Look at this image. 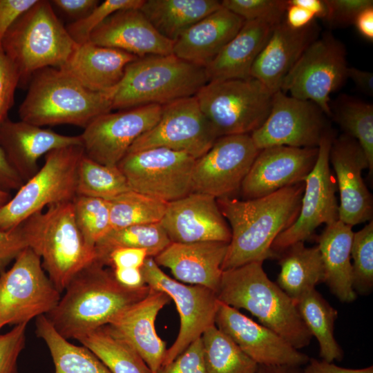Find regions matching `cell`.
Wrapping results in <instances>:
<instances>
[{"label":"cell","mask_w":373,"mask_h":373,"mask_svg":"<svg viewBox=\"0 0 373 373\" xmlns=\"http://www.w3.org/2000/svg\"><path fill=\"white\" fill-rule=\"evenodd\" d=\"M303 191L304 182L255 199L217 198L231 233L222 271L278 258L271 245L296 220Z\"/></svg>","instance_id":"cell-1"},{"label":"cell","mask_w":373,"mask_h":373,"mask_svg":"<svg viewBox=\"0 0 373 373\" xmlns=\"http://www.w3.org/2000/svg\"><path fill=\"white\" fill-rule=\"evenodd\" d=\"M94 260L69 282L63 297L46 316L64 338L77 339L109 325L129 307L146 297L148 285L127 288L115 279L112 269Z\"/></svg>","instance_id":"cell-2"},{"label":"cell","mask_w":373,"mask_h":373,"mask_svg":"<svg viewBox=\"0 0 373 373\" xmlns=\"http://www.w3.org/2000/svg\"><path fill=\"white\" fill-rule=\"evenodd\" d=\"M217 298L237 309H245L296 350L307 346L312 336L294 301L253 262L222 271Z\"/></svg>","instance_id":"cell-3"},{"label":"cell","mask_w":373,"mask_h":373,"mask_svg":"<svg viewBox=\"0 0 373 373\" xmlns=\"http://www.w3.org/2000/svg\"><path fill=\"white\" fill-rule=\"evenodd\" d=\"M116 87L106 92L93 91L59 68H45L30 79L19 116L20 120L41 127L70 124L84 128L97 117L112 111Z\"/></svg>","instance_id":"cell-4"},{"label":"cell","mask_w":373,"mask_h":373,"mask_svg":"<svg viewBox=\"0 0 373 373\" xmlns=\"http://www.w3.org/2000/svg\"><path fill=\"white\" fill-rule=\"evenodd\" d=\"M21 224L28 247L40 257L60 293L77 272L95 260V248L85 242L77 226L73 202L50 205Z\"/></svg>","instance_id":"cell-5"},{"label":"cell","mask_w":373,"mask_h":373,"mask_svg":"<svg viewBox=\"0 0 373 373\" xmlns=\"http://www.w3.org/2000/svg\"><path fill=\"white\" fill-rule=\"evenodd\" d=\"M207 82L204 68L173 54L138 57L126 67L113 97L112 110L162 106L195 96Z\"/></svg>","instance_id":"cell-6"},{"label":"cell","mask_w":373,"mask_h":373,"mask_svg":"<svg viewBox=\"0 0 373 373\" xmlns=\"http://www.w3.org/2000/svg\"><path fill=\"white\" fill-rule=\"evenodd\" d=\"M1 45L18 71L19 86H24L36 72L63 66L77 44L50 2L37 0L7 30Z\"/></svg>","instance_id":"cell-7"},{"label":"cell","mask_w":373,"mask_h":373,"mask_svg":"<svg viewBox=\"0 0 373 373\" xmlns=\"http://www.w3.org/2000/svg\"><path fill=\"white\" fill-rule=\"evenodd\" d=\"M274 93L250 77L208 82L195 96L218 138L258 129L270 112Z\"/></svg>","instance_id":"cell-8"},{"label":"cell","mask_w":373,"mask_h":373,"mask_svg":"<svg viewBox=\"0 0 373 373\" xmlns=\"http://www.w3.org/2000/svg\"><path fill=\"white\" fill-rule=\"evenodd\" d=\"M84 153L82 146H70L45 155L43 166L0 208V229H13L46 207L73 202Z\"/></svg>","instance_id":"cell-9"},{"label":"cell","mask_w":373,"mask_h":373,"mask_svg":"<svg viewBox=\"0 0 373 373\" xmlns=\"http://www.w3.org/2000/svg\"><path fill=\"white\" fill-rule=\"evenodd\" d=\"M347 68L343 44L325 32L303 52L285 77L280 90L312 102L332 116L330 95L343 85Z\"/></svg>","instance_id":"cell-10"},{"label":"cell","mask_w":373,"mask_h":373,"mask_svg":"<svg viewBox=\"0 0 373 373\" xmlns=\"http://www.w3.org/2000/svg\"><path fill=\"white\" fill-rule=\"evenodd\" d=\"M60 298L40 257L26 248L8 270L0 273V329L6 325L28 324L35 317L46 315Z\"/></svg>","instance_id":"cell-11"},{"label":"cell","mask_w":373,"mask_h":373,"mask_svg":"<svg viewBox=\"0 0 373 373\" xmlns=\"http://www.w3.org/2000/svg\"><path fill=\"white\" fill-rule=\"evenodd\" d=\"M195 161L186 153L156 147L127 153L117 166L131 190L170 202L191 193Z\"/></svg>","instance_id":"cell-12"},{"label":"cell","mask_w":373,"mask_h":373,"mask_svg":"<svg viewBox=\"0 0 373 373\" xmlns=\"http://www.w3.org/2000/svg\"><path fill=\"white\" fill-rule=\"evenodd\" d=\"M144 281L151 289L162 291L172 299L180 316V329L167 349L163 365L173 361L204 332L215 325L218 298L215 291L200 285H186L166 274L153 258L147 257L140 268Z\"/></svg>","instance_id":"cell-13"},{"label":"cell","mask_w":373,"mask_h":373,"mask_svg":"<svg viewBox=\"0 0 373 373\" xmlns=\"http://www.w3.org/2000/svg\"><path fill=\"white\" fill-rule=\"evenodd\" d=\"M333 138L329 131L321 140L315 165L304 180L298 216L271 245L272 251L278 256L290 245L308 239L321 224L328 225L338 220L336 182L329 160Z\"/></svg>","instance_id":"cell-14"},{"label":"cell","mask_w":373,"mask_h":373,"mask_svg":"<svg viewBox=\"0 0 373 373\" xmlns=\"http://www.w3.org/2000/svg\"><path fill=\"white\" fill-rule=\"evenodd\" d=\"M217 139L195 96H193L162 105L159 121L141 135L127 153L162 147L198 159L209 151Z\"/></svg>","instance_id":"cell-15"},{"label":"cell","mask_w":373,"mask_h":373,"mask_svg":"<svg viewBox=\"0 0 373 373\" xmlns=\"http://www.w3.org/2000/svg\"><path fill=\"white\" fill-rule=\"evenodd\" d=\"M259 151L249 134L218 137L207 153L195 159L191 193L216 199L232 197L240 191Z\"/></svg>","instance_id":"cell-16"},{"label":"cell","mask_w":373,"mask_h":373,"mask_svg":"<svg viewBox=\"0 0 373 373\" xmlns=\"http://www.w3.org/2000/svg\"><path fill=\"white\" fill-rule=\"evenodd\" d=\"M324 115L314 102L288 96L280 90L273 95L265 121L250 136L259 150L276 146L318 147L329 131Z\"/></svg>","instance_id":"cell-17"},{"label":"cell","mask_w":373,"mask_h":373,"mask_svg":"<svg viewBox=\"0 0 373 373\" xmlns=\"http://www.w3.org/2000/svg\"><path fill=\"white\" fill-rule=\"evenodd\" d=\"M162 105L108 112L95 118L80 135L84 153L104 165L117 166L133 143L159 121Z\"/></svg>","instance_id":"cell-18"},{"label":"cell","mask_w":373,"mask_h":373,"mask_svg":"<svg viewBox=\"0 0 373 373\" xmlns=\"http://www.w3.org/2000/svg\"><path fill=\"white\" fill-rule=\"evenodd\" d=\"M215 325L258 365H306L309 357L238 309L218 301Z\"/></svg>","instance_id":"cell-19"},{"label":"cell","mask_w":373,"mask_h":373,"mask_svg":"<svg viewBox=\"0 0 373 373\" xmlns=\"http://www.w3.org/2000/svg\"><path fill=\"white\" fill-rule=\"evenodd\" d=\"M318 148L276 146L260 150L240 191L244 200L260 198L304 182L312 170Z\"/></svg>","instance_id":"cell-20"},{"label":"cell","mask_w":373,"mask_h":373,"mask_svg":"<svg viewBox=\"0 0 373 373\" xmlns=\"http://www.w3.org/2000/svg\"><path fill=\"white\" fill-rule=\"evenodd\" d=\"M329 160L340 194L338 220L352 227L372 220V197L361 175L368 162L358 142L345 133L333 138Z\"/></svg>","instance_id":"cell-21"},{"label":"cell","mask_w":373,"mask_h":373,"mask_svg":"<svg viewBox=\"0 0 373 373\" xmlns=\"http://www.w3.org/2000/svg\"><path fill=\"white\" fill-rule=\"evenodd\" d=\"M160 224L171 242H229L231 233L215 197L198 193L167 203Z\"/></svg>","instance_id":"cell-22"},{"label":"cell","mask_w":373,"mask_h":373,"mask_svg":"<svg viewBox=\"0 0 373 373\" xmlns=\"http://www.w3.org/2000/svg\"><path fill=\"white\" fill-rule=\"evenodd\" d=\"M170 300L166 294L151 289L146 297L107 325L136 350L151 373H157L167 350L165 342L156 332L155 323L159 312Z\"/></svg>","instance_id":"cell-23"},{"label":"cell","mask_w":373,"mask_h":373,"mask_svg":"<svg viewBox=\"0 0 373 373\" xmlns=\"http://www.w3.org/2000/svg\"><path fill=\"white\" fill-rule=\"evenodd\" d=\"M88 41L137 57L173 54L174 43L162 36L140 9L115 12L92 31Z\"/></svg>","instance_id":"cell-24"},{"label":"cell","mask_w":373,"mask_h":373,"mask_svg":"<svg viewBox=\"0 0 373 373\" xmlns=\"http://www.w3.org/2000/svg\"><path fill=\"white\" fill-rule=\"evenodd\" d=\"M0 146L23 182L39 169L38 160L48 152L70 146H82L80 135H65L23 121L7 119L0 126Z\"/></svg>","instance_id":"cell-25"},{"label":"cell","mask_w":373,"mask_h":373,"mask_svg":"<svg viewBox=\"0 0 373 373\" xmlns=\"http://www.w3.org/2000/svg\"><path fill=\"white\" fill-rule=\"evenodd\" d=\"M319 29L313 21L307 26L294 29L283 19L271 33L255 60L253 77L274 93L280 90L282 82L305 49L318 37Z\"/></svg>","instance_id":"cell-26"},{"label":"cell","mask_w":373,"mask_h":373,"mask_svg":"<svg viewBox=\"0 0 373 373\" xmlns=\"http://www.w3.org/2000/svg\"><path fill=\"white\" fill-rule=\"evenodd\" d=\"M228 245L220 241L171 242L153 258L158 266L168 268L176 280L203 286L216 294Z\"/></svg>","instance_id":"cell-27"},{"label":"cell","mask_w":373,"mask_h":373,"mask_svg":"<svg viewBox=\"0 0 373 373\" xmlns=\"http://www.w3.org/2000/svg\"><path fill=\"white\" fill-rule=\"evenodd\" d=\"M244 22L241 17L221 7L185 30L174 41L173 54L205 68Z\"/></svg>","instance_id":"cell-28"},{"label":"cell","mask_w":373,"mask_h":373,"mask_svg":"<svg viewBox=\"0 0 373 373\" xmlns=\"http://www.w3.org/2000/svg\"><path fill=\"white\" fill-rule=\"evenodd\" d=\"M137 58L121 50L87 41L77 44L66 63L57 68L90 90L106 92L120 83L127 65Z\"/></svg>","instance_id":"cell-29"},{"label":"cell","mask_w":373,"mask_h":373,"mask_svg":"<svg viewBox=\"0 0 373 373\" xmlns=\"http://www.w3.org/2000/svg\"><path fill=\"white\" fill-rule=\"evenodd\" d=\"M277 23L245 21L238 32L205 68L208 82L249 79L251 67Z\"/></svg>","instance_id":"cell-30"},{"label":"cell","mask_w":373,"mask_h":373,"mask_svg":"<svg viewBox=\"0 0 373 373\" xmlns=\"http://www.w3.org/2000/svg\"><path fill=\"white\" fill-rule=\"evenodd\" d=\"M353 235L352 227L338 220L326 225L317 245L324 267V283L340 301L348 303L356 298L351 262Z\"/></svg>","instance_id":"cell-31"},{"label":"cell","mask_w":373,"mask_h":373,"mask_svg":"<svg viewBox=\"0 0 373 373\" xmlns=\"http://www.w3.org/2000/svg\"><path fill=\"white\" fill-rule=\"evenodd\" d=\"M222 7L217 0H144L140 8L153 28L175 41L191 26Z\"/></svg>","instance_id":"cell-32"},{"label":"cell","mask_w":373,"mask_h":373,"mask_svg":"<svg viewBox=\"0 0 373 373\" xmlns=\"http://www.w3.org/2000/svg\"><path fill=\"white\" fill-rule=\"evenodd\" d=\"M279 255L280 271L277 285L296 303L306 292L324 282V267L318 246L296 242Z\"/></svg>","instance_id":"cell-33"},{"label":"cell","mask_w":373,"mask_h":373,"mask_svg":"<svg viewBox=\"0 0 373 373\" xmlns=\"http://www.w3.org/2000/svg\"><path fill=\"white\" fill-rule=\"evenodd\" d=\"M35 325L37 336L50 351L55 373H111L88 348L74 345L60 335L46 315L38 316Z\"/></svg>","instance_id":"cell-34"},{"label":"cell","mask_w":373,"mask_h":373,"mask_svg":"<svg viewBox=\"0 0 373 373\" xmlns=\"http://www.w3.org/2000/svg\"><path fill=\"white\" fill-rule=\"evenodd\" d=\"M296 305L307 329L318 341L322 359L327 362L342 361L343 351L334 336L337 310L316 289L303 294Z\"/></svg>","instance_id":"cell-35"},{"label":"cell","mask_w":373,"mask_h":373,"mask_svg":"<svg viewBox=\"0 0 373 373\" xmlns=\"http://www.w3.org/2000/svg\"><path fill=\"white\" fill-rule=\"evenodd\" d=\"M77 340L93 352L111 373H151L136 350L112 332L108 325Z\"/></svg>","instance_id":"cell-36"},{"label":"cell","mask_w":373,"mask_h":373,"mask_svg":"<svg viewBox=\"0 0 373 373\" xmlns=\"http://www.w3.org/2000/svg\"><path fill=\"white\" fill-rule=\"evenodd\" d=\"M171 242L160 222L112 229L95 244V260L106 266L109 254L119 248L145 249L155 258Z\"/></svg>","instance_id":"cell-37"},{"label":"cell","mask_w":373,"mask_h":373,"mask_svg":"<svg viewBox=\"0 0 373 373\" xmlns=\"http://www.w3.org/2000/svg\"><path fill=\"white\" fill-rule=\"evenodd\" d=\"M207 373H256L258 364L215 325L201 336Z\"/></svg>","instance_id":"cell-38"},{"label":"cell","mask_w":373,"mask_h":373,"mask_svg":"<svg viewBox=\"0 0 373 373\" xmlns=\"http://www.w3.org/2000/svg\"><path fill=\"white\" fill-rule=\"evenodd\" d=\"M332 116L345 131L355 139L368 162L369 174L373 172V106L347 95H341L331 108Z\"/></svg>","instance_id":"cell-39"},{"label":"cell","mask_w":373,"mask_h":373,"mask_svg":"<svg viewBox=\"0 0 373 373\" xmlns=\"http://www.w3.org/2000/svg\"><path fill=\"white\" fill-rule=\"evenodd\" d=\"M126 178L117 166L99 164L84 153L77 175V195L111 200L130 191Z\"/></svg>","instance_id":"cell-40"},{"label":"cell","mask_w":373,"mask_h":373,"mask_svg":"<svg viewBox=\"0 0 373 373\" xmlns=\"http://www.w3.org/2000/svg\"><path fill=\"white\" fill-rule=\"evenodd\" d=\"M167 203L133 190L123 193L109 200L111 229L159 223Z\"/></svg>","instance_id":"cell-41"},{"label":"cell","mask_w":373,"mask_h":373,"mask_svg":"<svg viewBox=\"0 0 373 373\" xmlns=\"http://www.w3.org/2000/svg\"><path fill=\"white\" fill-rule=\"evenodd\" d=\"M77 226L85 242L94 247L111 229L109 201L76 195L73 201Z\"/></svg>","instance_id":"cell-42"},{"label":"cell","mask_w":373,"mask_h":373,"mask_svg":"<svg viewBox=\"0 0 373 373\" xmlns=\"http://www.w3.org/2000/svg\"><path fill=\"white\" fill-rule=\"evenodd\" d=\"M352 287L355 293L370 294L373 289V221L354 233L351 247Z\"/></svg>","instance_id":"cell-43"},{"label":"cell","mask_w":373,"mask_h":373,"mask_svg":"<svg viewBox=\"0 0 373 373\" xmlns=\"http://www.w3.org/2000/svg\"><path fill=\"white\" fill-rule=\"evenodd\" d=\"M144 2V0H106L85 17L67 25L66 30L76 44L86 43L92 31L109 16L122 10L140 9Z\"/></svg>","instance_id":"cell-44"},{"label":"cell","mask_w":373,"mask_h":373,"mask_svg":"<svg viewBox=\"0 0 373 373\" xmlns=\"http://www.w3.org/2000/svg\"><path fill=\"white\" fill-rule=\"evenodd\" d=\"M221 6L244 21L263 19L278 23L283 20L287 2L281 0H223Z\"/></svg>","instance_id":"cell-45"},{"label":"cell","mask_w":373,"mask_h":373,"mask_svg":"<svg viewBox=\"0 0 373 373\" xmlns=\"http://www.w3.org/2000/svg\"><path fill=\"white\" fill-rule=\"evenodd\" d=\"M27 323L0 334V373H19L17 361L26 343Z\"/></svg>","instance_id":"cell-46"},{"label":"cell","mask_w":373,"mask_h":373,"mask_svg":"<svg viewBox=\"0 0 373 373\" xmlns=\"http://www.w3.org/2000/svg\"><path fill=\"white\" fill-rule=\"evenodd\" d=\"M19 86L18 71L0 44V126L8 118L15 102L16 88Z\"/></svg>","instance_id":"cell-47"},{"label":"cell","mask_w":373,"mask_h":373,"mask_svg":"<svg viewBox=\"0 0 373 373\" xmlns=\"http://www.w3.org/2000/svg\"><path fill=\"white\" fill-rule=\"evenodd\" d=\"M157 373H207L201 337L191 343L173 361L162 365Z\"/></svg>","instance_id":"cell-48"},{"label":"cell","mask_w":373,"mask_h":373,"mask_svg":"<svg viewBox=\"0 0 373 373\" xmlns=\"http://www.w3.org/2000/svg\"><path fill=\"white\" fill-rule=\"evenodd\" d=\"M327 13L325 21L333 26L354 24L358 15L373 7L372 0H325Z\"/></svg>","instance_id":"cell-49"},{"label":"cell","mask_w":373,"mask_h":373,"mask_svg":"<svg viewBox=\"0 0 373 373\" xmlns=\"http://www.w3.org/2000/svg\"><path fill=\"white\" fill-rule=\"evenodd\" d=\"M28 247L21 224L8 230L0 229V273Z\"/></svg>","instance_id":"cell-50"},{"label":"cell","mask_w":373,"mask_h":373,"mask_svg":"<svg viewBox=\"0 0 373 373\" xmlns=\"http://www.w3.org/2000/svg\"><path fill=\"white\" fill-rule=\"evenodd\" d=\"M37 0H0V44L10 26Z\"/></svg>","instance_id":"cell-51"},{"label":"cell","mask_w":373,"mask_h":373,"mask_svg":"<svg viewBox=\"0 0 373 373\" xmlns=\"http://www.w3.org/2000/svg\"><path fill=\"white\" fill-rule=\"evenodd\" d=\"M145 249L136 248H119L113 251L108 256L106 266L111 269L116 268L140 269L146 258Z\"/></svg>","instance_id":"cell-52"},{"label":"cell","mask_w":373,"mask_h":373,"mask_svg":"<svg viewBox=\"0 0 373 373\" xmlns=\"http://www.w3.org/2000/svg\"><path fill=\"white\" fill-rule=\"evenodd\" d=\"M75 21L87 16L99 3L97 0H53L50 1Z\"/></svg>","instance_id":"cell-53"},{"label":"cell","mask_w":373,"mask_h":373,"mask_svg":"<svg viewBox=\"0 0 373 373\" xmlns=\"http://www.w3.org/2000/svg\"><path fill=\"white\" fill-rule=\"evenodd\" d=\"M24 182L10 164L0 146V190L9 192L17 191Z\"/></svg>","instance_id":"cell-54"},{"label":"cell","mask_w":373,"mask_h":373,"mask_svg":"<svg viewBox=\"0 0 373 373\" xmlns=\"http://www.w3.org/2000/svg\"><path fill=\"white\" fill-rule=\"evenodd\" d=\"M303 369V373H373V366L361 369L345 368L336 365L332 362L309 358Z\"/></svg>","instance_id":"cell-55"},{"label":"cell","mask_w":373,"mask_h":373,"mask_svg":"<svg viewBox=\"0 0 373 373\" xmlns=\"http://www.w3.org/2000/svg\"><path fill=\"white\" fill-rule=\"evenodd\" d=\"M285 15H286L285 22L294 29H300L307 26L314 21L315 18L314 15L307 10L288 3Z\"/></svg>","instance_id":"cell-56"},{"label":"cell","mask_w":373,"mask_h":373,"mask_svg":"<svg viewBox=\"0 0 373 373\" xmlns=\"http://www.w3.org/2000/svg\"><path fill=\"white\" fill-rule=\"evenodd\" d=\"M112 270L117 281L127 288L137 289L146 285L139 268H116Z\"/></svg>","instance_id":"cell-57"},{"label":"cell","mask_w":373,"mask_h":373,"mask_svg":"<svg viewBox=\"0 0 373 373\" xmlns=\"http://www.w3.org/2000/svg\"><path fill=\"white\" fill-rule=\"evenodd\" d=\"M347 78H350L360 90L367 95H373V74L369 71L348 67Z\"/></svg>","instance_id":"cell-58"},{"label":"cell","mask_w":373,"mask_h":373,"mask_svg":"<svg viewBox=\"0 0 373 373\" xmlns=\"http://www.w3.org/2000/svg\"><path fill=\"white\" fill-rule=\"evenodd\" d=\"M354 24L359 33L368 40H373V7L361 11L356 17Z\"/></svg>","instance_id":"cell-59"},{"label":"cell","mask_w":373,"mask_h":373,"mask_svg":"<svg viewBox=\"0 0 373 373\" xmlns=\"http://www.w3.org/2000/svg\"><path fill=\"white\" fill-rule=\"evenodd\" d=\"M289 4L302 7L311 12L315 17L325 19L327 10L324 1L321 0H289Z\"/></svg>","instance_id":"cell-60"},{"label":"cell","mask_w":373,"mask_h":373,"mask_svg":"<svg viewBox=\"0 0 373 373\" xmlns=\"http://www.w3.org/2000/svg\"><path fill=\"white\" fill-rule=\"evenodd\" d=\"M256 373H303V369L295 365H258Z\"/></svg>","instance_id":"cell-61"},{"label":"cell","mask_w":373,"mask_h":373,"mask_svg":"<svg viewBox=\"0 0 373 373\" xmlns=\"http://www.w3.org/2000/svg\"><path fill=\"white\" fill-rule=\"evenodd\" d=\"M11 198V195L9 192L0 190V208L7 203Z\"/></svg>","instance_id":"cell-62"}]
</instances>
